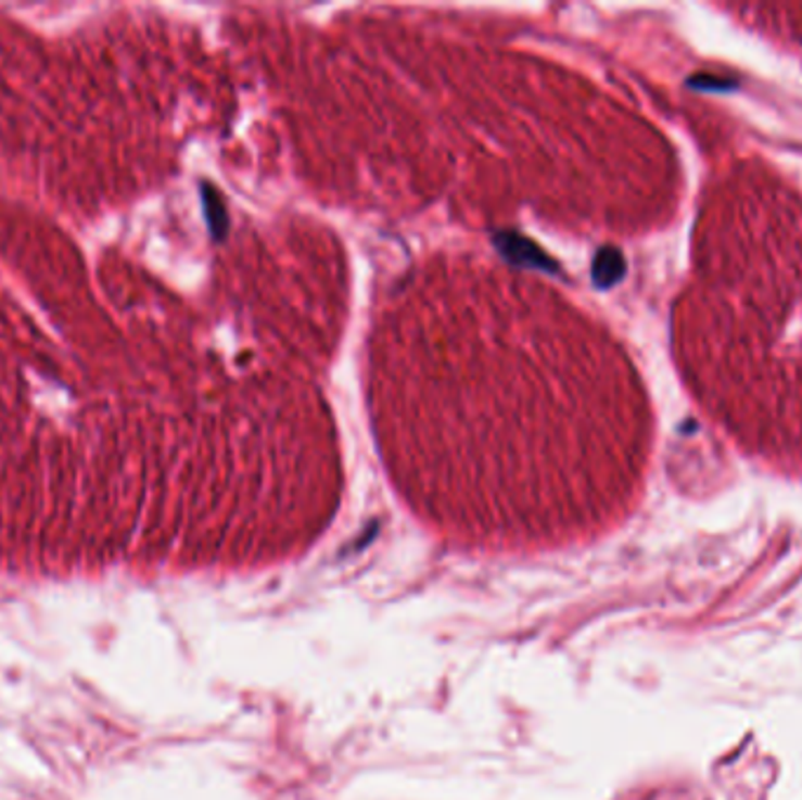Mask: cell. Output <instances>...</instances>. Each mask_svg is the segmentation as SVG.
Listing matches in <instances>:
<instances>
[{
    "instance_id": "6da1fadb",
    "label": "cell",
    "mask_w": 802,
    "mask_h": 800,
    "mask_svg": "<svg viewBox=\"0 0 802 800\" xmlns=\"http://www.w3.org/2000/svg\"><path fill=\"white\" fill-rule=\"evenodd\" d=\"M622 275V258L615 252H606L599 261H596V280L601 284L615 282Z\"/></svg>"
}]
</instances>
